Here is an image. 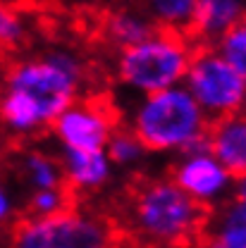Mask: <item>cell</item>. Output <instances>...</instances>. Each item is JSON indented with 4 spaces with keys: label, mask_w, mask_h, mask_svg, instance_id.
<instances>
[{
    "label": "cell",
    "mask_w": 246,
    "mask_h": 248,
    "mask_svg": "<svg viewBox=\"0 0 246 248\" xmlns=\"http://www.w3.org/2000/svg\"><path fill=\"white\" fill-rule=\"evenodd\" d=\"M84 84V62L74 50L53 48L38 58L15 62L2 93V122L10 136L31 139L53 126L77 103Z\"/></svg>",
    "instance_id": "6da1fadb"
},
{
    "label": "cell",
    "mask_w": 246,
    "mask_h": 248,
    "mask_svg": "<svg viewBox=\"0 0 246 248\" xmlns=\"http://www.w3.org/2000/svg\"><path fill=\"white\" fill-rule=\"evenodd\" d=\"M211 210L196 203L172 177L136 188L129 205L134 234L151 248H177L206 234Z\"/></svg>",
    "instance_id": "7a4b0ae2"
},
{
    "label": "cell",
    "mask_w": 246,
    "mask_h": 248,
    "mask_svg": "<svg viewBox=\"0 0 246 248\" xmlns=\"http://www.w3.org/2000/svg\"><path fill=\"white\" fill-rule=\"evenodd\" d=\"M211 124L184 84L141 95L129 112V129H134L153 153L184 155L208 146Z\"/></svg>",
    "instance_id": "3957f363"
},
{
    "label": "cell",
    "mask_w": 246,
    "mask_h": 248,
    "mask_svg": "<svg viewBox=\"0 0 246 248\" xmlns=\"http://www.w3.org/2000/svg\"><path fill=\"white\" fill-rule=\"evenodd\" d=\"M194 50L182 33L158 29L144 43L120 50L117 79L127 91L141 95L182 86Z\"/></svg>",
    "instance_id": "277c9868"
},
{
    "label": "cell",
    "mask_w": 246,
    "mask_h": 248,
    "mask_svg": "<svg viewBox=\"0 0 246 248\" xmlns=\"http://www.w3.org/2000/svg\"><path fill=\"white\" fill-rule=\"evenodd\" d=\"M184 86L211 122L246 110V79L215 46L194 50Z\"/></svg>",
    "instance_id": "5b68a950"
},
{
    "label": "cell",
    "mask_w": 246,
    "mask_h": 248,
    "mask_svg": "<svg viewBox=\"0 0 246 248\" xmlns=\"http://www.w3.org/2000/svg\"><path fill=\"white\" fill-rule=\"evenodd\" d=\"M115 234L103 217L65 210L53 217H27L15 224L10 248H113Z\"/></svg>",
    "instance_id": "8992f818"
},
{
    "label": "cell",
    "mask_w": 246,
    "mask_h": 248,
    "mask_svg": "<svg viewBox=\"0 0 246 248\" xmlns=\"http://www.w3.org/2000/svg\"><path fill=\"white\" fill-rule=\"evenodd\" d=\"M172 179L203 208L217 210L234 196L237 177L211 153L208 146L177 157Z\"/></svg>",
    "instance_id": "52a82bcc"
},
{
    "label": "cell",
    "mask_w": 246,
    "mask_h": 248,
    "mask_svg": "<svg viewBox=\"0 0 246 248\" xmlns=\"http://www.w3.org/2000/svg\"><path fill=\"white\" fill-rule=\"evenodd\" d=\"M50 129L62 148L105 151L117 126H115V117L105 105L96 100H77L55 120Z\"/></svg>",
    "instance_id": "ba28073f"
},
{
    "label": "cell",
    "mask_w": 246,
    "mask_h": 248,
    "mask_svg": "<svg viewBox=\"0 0 246 248\" xmlns=\"http://www.w3.org/2000/svg\"><path fill=\"white\" fill-rule=\"evenodd\" d=\"M208 148L239 179L246 174V110L211 124Z\"/></svg>",
    "instance_id": "9c48e42d"
},
{
    "label": "cell",
    "mask_w": 246,
    "mask_h": 248,
    "mask_svg": "<svg viewBox=\"0 0 246 248\" xmlns=\"http://www.w3.org/2000/svg\"><path fill=\"white\" fill-rule=\"evenodd\" d=\"M60 162L67 184L77 191H98L113 177V160L105 151H74L60 146Z\"/></svg>",
    "instance_id": "30bf717a"
},
{
    "label": "cell",
    "mask_w": 246,
    "mask_h": 248,
    "mask_svg": "<svg viewBox=\"0 0 246 248\" xmlns=\"http://www.w3.org/2000/svg\"><path fill=\"white\" fill-rule=\"evenodd\" d=\"M246 19V0H196L194 33L217 43L230 29Z\"/></svg>",
    "instance_id": "8fae6325"
},
{
    "label": "cell",
    "mask_w": 246,
    "mask_h": 248,
    "mask_svg": "<svg viewBox=\"0 0 246 248\" xmlns=\"http://www.w3.org/2000/svg\"><path fill=\"white\" fill-rule=\"evenodd\" d=\"M206 248H246V205L239 201H227L211 213L206 234Z\"/></svg>",
    "instance_id": "7c38bea8"
},
{
    "label": "cell",
    "mask_w": 246,
    "mask_h": 248,
    "mask_svg": "<svg viewBox=\"0 0 246 248\" xmlns=\"http://www.w3.org/2000/svg\"><path fill=\"white\" fill-rule=\"evenodd\" d=\"M158 27L155 22L146 15V12H139V10H120L115 15L108 17V24H105V33L108 38L120 48H134L139 43H144L146 38H151Z\"/></svg>",
    "instance_id": "4fadbf2b"
},
{
    "label": "cell",
    "mask_w": 246,
    "mask_h": 248,
    "mask_svg": "<svg viewBox=\"0 0 246 248\" xmlns=\"http://www.w3.org/2000/svg\"><path fill=\"white\" fill-rule=\"evenodd\" d=\"M17 170L22 174V182L31 186L33 191H43V188H62L65 179V170H62L60 157L43 153V151H27L17 160Z\"/></svg>",
    "instance_id": "5bb4252c"
},
{
    "label": "cell",
    "mask_w": 246,
    "mask_h": 248,
    "mask_svg": "<svg viewBox=\"0 0 246 248\" xmlns=\"http://www.w3.org/2000/svg\"><path fill=\"white\" fill-rule=\"evenodd\" d=\"M144 12L153 19L158 29L184 33L194 31L196 0H144Z\"/></svg>",
    "instance_id": "9a60e30c"
},
{
    "label": "cell",
    "mask_w": 246,
    "mask_h": 248,
    "mask_svg": "<svg viewBox=\"0 0 246 248\" xmlns=\"http://www.w3.org/2000/svg\"><path fill=\"white\" fill-rule=\"evenodd\" d=\"M105 153L110 155L115 167H134L146 157L148 148L134 129H115L108 141Z\"/></svg>",
    "instance_id": "2e32d148"
},
{
    "label": "cell",
    "mask_w": 246,
    "mask_h": 248,
    "mask_svg": "<svg viewBox=\"0 0 246 248\" xmlns=\"http://www.w3.org/2000/svg\"><path fill=\"white\" fill-rule=\"evenodd\" d=\"M215 48L225 55V60L232 62V67L239 69V74L246 79V19H242L234 29L227 31L215 43Z\"/></svg>",
    "instance_id": "e0dca14e"
},
{
    "label": "cell",
    "mask_w": 246,
    "mask_h": 248,
    "mask_svg": "<svg viewBox=\"0 0 246 248\" xmlns=\"http://www.w3.org/2000/svg\"><path fill=\"white\" fill-rule=\"evenodd\" d=\"M67 208V191L62 188H43V191H33L29 198V213L31 217H53L60 215Z\"/></svg>",
    "instance_id": "ac0fdd59"
},
{
    "label": "cell",
    "mask_w": 246,
    "mask_h": 248,
    "mask_svg": "<svg viewBox=\"0 0 246 248\" xmlns=\"http://www.w3.org/2000/svg\"><path fill=\"white\" fill-rule=\"evenodd\" d=\"M27 38V22L15 10H2L0 15V41L7 48H17Z\"/></svg>",
    "instance_id": "d6986e66"
},
{
    "label": "cell",
    "mask_w": 246,
    "mask_h": 248,
    "mask_svg": "<svg viewBox=\"0 0 246 248\" xmlns=\"http://www.w3.org/2000/svg\"><path fill=\"white\" fill-rule=\"evenodd\" d=\"M12 213H15V198L10 196L7 188H2V193H0V217L2 219H10Z\"/></svg>",
    "instance_id": "ffe728a7"
},
{
    "label": "cell",
    "mask_w": 246,
    "mask_h": 248,
    "mask_svg": "<svg viewBox=\"0 0 246 248\" xmlns=\"http://www.w3.org/2000/svg\"><path fill=\"white\" fill-rule=\"evenodd\" d=\"M232 198L246 205V174L237 179V186H234V196H232Z\"/></svg>",
    "instance_id": "44dd1931"
},
{
    "label": "cell",
    "mask_w": 246,
    "mask_h": 248,
    "mask_svg": "<svg viewBox=\"0 0 246 248\" xmlns=\"http://www.w3.org/2000/svg\"><path fill=\"white\" fill-rule=\"evenodd\" d=\"M177 248H206L203 241H194V244H184V246H177Z\"/></svg>",
    "instance_id": "7402d4cb"
}]
</instances>
